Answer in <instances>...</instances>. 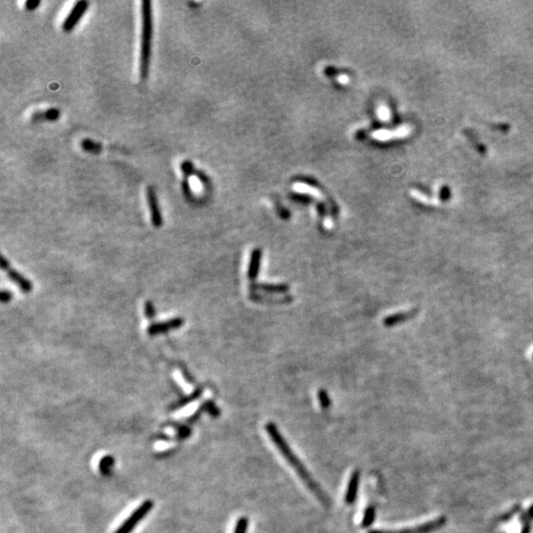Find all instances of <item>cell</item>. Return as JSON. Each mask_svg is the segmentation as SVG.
Wrapping results in <instances>:
<instances>
[{
    "label": "cell",
    "mask_w": 533,
    "mask_h": 533,
    "mask_svg": "<svg viewBox=\"0 0 533 533\" xmlns=\"http://www.w3.org/2000/svg\"><path fill=\"white\" fill-rule=\"evenodd\" d=\"M265 430H266L269 438L273 442V444L278 447L279 451L282 453V455L285 457L288 463L296 470V473L302 479L304 484L310 489V491L318 498V500L321 503H328V499H327L325 493L322 491V489L317 484V482L311 477V475L304 467L302 462L298 459L295 452L292 450V448L287 443L286 439H284L283 435L279 431L278 427L274 423L270 422V423H266Z\"/></svg>",
    "instance_id": "cell-1"
},
{
    "label": "cell",
    "mask_w": 533,
    "mask_h": 533,
    "mask_svg": "<svg viewBox=\"0 0 533 533\" xmlns=\"http://www.w3.org/2000/svg\"><path fill=\"white\" fill-rule=\"evenodd\" d=\"M153 39V11L151 1L142 3V41L140 56V76L142 81L148 78L151 60V47Z\"/></svg>",
    "instance_id": "cell-2"
},
{
    "label": "cell",
    "mask_w": 533,
    "mask_h": 533,
    "mask_svg": "<svg viewBox=\"0 0 533 533\" xmlns=\"http://www.w3.org/2000/svg\"><path fill=\"white\" fill-rule=\"evenodd\" d=\"M153 503L151 501H146L142 503L117 529L116 533H130L134 528L139 524V522L144 519L148 512L152 509Z\"/></svg>",
    "instance_id": "cell-3"
},
{
    "label": "cell",
    "mask_w": 533,
    "mask_h": 533,
    "mask_svg": "<svg viewBox=\"0 0 533 533\" xmlns=\"http://www.w3.org/2000/svg\"><path fill=\"white\" fill-rule=\"evenodd\" d=\"M88 7V1L81 0V1L76 2L75 5L70 10V12L68 13V15L66 16L65 20L63 21V23L61 25L62 30L64 32H66V33H69V32H71L72 30L74 29L76 27V25L78 24V22L81 20L82 16L87 11Z\"/></svg>",
    "instance_id": "cell-4"
},
{
    "label": "cell",
    "mask_w": 533,
    "mask_h": 533,
    "mask_svg": "<svg viewBox=\"0 0 533 533\" xmlns=\"http://www.w3.org/2000/svg\"><path fill=\"white\" fill-rule=\"evenodd\" d=\"M411 127L409 125H401L396 129H377L370 134V138L378 142H388L392 140L403 139L409 136Z\"/></svg>",
    "instance_id": "cell-5"
},
{
    "label": "cell",
    "mask_w": 533,
    "mask_h": 533,
    "mask_svg": "<svg viewBox=\"0 0 533 533\" xmlns=\"http://www.w3.org/2000/svg\"><path fill=\"white\" fill-rule=\"evenodd\" d=\"M445 517L442 516V517H439L435 520H432L431 522H428V523H424L422 525H418V526H415V527H409V528H405V529H400V530H395V531H391V530H370L368 531V533H430L434 530H437L438 528L442 527L443 525L445 524Z\"/></svg>",
    "instance_id": "cell-6"
},
{
    "label": "cell",
    "mask_w": 533,
    "mask_h": 533,
    "mask_svg": "<svg viewBox=\"0 0 533 533\" xmlns=\"http://www.w3.org/2000/svg\"><path fill=\"white\" fill-rule=\"evenodd\" d=\"M147 200H148V207L150 210L151 215V222L155 227H160L162 225L163 219L161 210L158 204V199L156 196L155 189L152 186L148 187L147 190Z\"/></svg>",
    "instance_id": "cell-7"
},
{
    "label": "cell",
    "mask_w": 533,
    "mask_h": 533,
    "mask_svg": "<svg viewBox=\"0 0 533 533\" xmlns=\"http://www.w3.org/2000/svg\"><path fill=\"white\" fill-rule=\"evenodd\" d=\"M183 323H184V320L182 318H175V319H171V320H168V321H165V322L154 323V324H151L148 327V335L154 336V335H158V334H163V333H166V332H168L170 330L177 329L179 327L183 325Z\"/></svg>",
    "instance_id": "cell-8"
},
{
    "label": "cell",
    "mask_w": 533,
    "mask_h": 533,
    "mask_svg": "<svg viewBox=\"0 0 533 533\" xmlns=\"http://www.w3.org/2000/svg\"><path fill=\"white\" fill-rule=\"evenodd\" d=\"M359 482H360V472L358 470H355L349 480L346 495H345V502L349 504H352L355 502L358 488H359Z\"/></svg>",
    "instance_id": "cell-9"
},
{
    "label": "cell",
    "mask_w": 533,
    "mask_h": 533,
    "mask_svg": "<svg viewBox=\"0 0 533 533\" xmlns=\"http://www.w3.org/2000/svg\"><path fill=\"white\" fill-rule=\"evenodd\" d=\"M293 189H294L295 192L298 193V194L308 195V196H310V197H312L314 199H317V200H319L321 202L325 201V198L323 197L322 193L318 189H316V188H314V187H312V186H310L308 184L301 183V182H296V183L294 184Z\"/></svg>",
    "instance_id": "cell-10"
},
{
    "label": "cell",
    "mask_w": 533,
    "mask_h": 533,
    "mask_svg": "<svg viewBox=\"0 0 533 533\" xmlns=\"http://www.w3.org/2000/svg\"><path fill=\"white\" fill-rule=\"evenodd\" d=\"M7 275H8V277H9V279H10L14 284H16L22 292L28 294V293H30V292L33 290V285L31 284V282H30L29 280H27L26 278H24V277H23L21 274H19L18 272H16V271L12 270L11 268H9V269L7 270Z\"/></svg>",
    "instance_id": "cell-11"
},
{
    "label": "cell",
    "mask_w": 533,
    "mask_h": 533,
    "mask_svg": "<svg viewBox=\"0 0 533 533\" xmlns=\"http://www.w3.org/2000/svg\"><path fill=\"white\" fill-rule=\"evenodd\" d=\"M416 314H417L416 309L411 310V311H406V312H398V313H395V314H392L386 317L383 320V324L385 327H393V326L398 325L402 322H405L411 319Z\"/></svg>",
    "instance_id": "cell-12"
},
{
    "label": "cell",
    "mask_w": 533,
    "mask_h": 533,
    "mask_svg": "<svg viewBox=\"0 0 533 533\" xmlns=\"http://www.w3.org/2000/svg\"><path fill=\"white\" fill-rule=\"evenodd\" d=\"M261 258H262V251L260 249H255L252 251L251 259L249 263L248 269V277L251 281L256 280L259 274L260 264H261Z\"/></svg>",
    "instance_id": "cell-13"
},
{
    "label": "cell",
    "mask_w": 533,
    "mask_h": 533,
    "mask_svg": "<svg viewBox=\"0 0 533 533\" xmlns=\"http://www.w3.org/2000/svg\"><path fill=\"white\" fill-rule=\"evenodd\" d=\"M60 117V112L59 109L52 108L49 110H46L45 112H36L32 116V120L34 122H40V121H55L58 120Z\"/></svg>",
    "instance_id": "cell-14"
},
{
    "label": "cell",
    "mask_w": 533,
    "mask_h": 533,
    "mask_svg": "<svg viewBox=\"0 0 533 533\" xmlns=\"http://www.w3.org/2000/svg\"><path fill=\"white\" fill-rule=\"evenodd\" d=\"M289 286L287 285H258L254 286V290L262 291L266 294H283L289 291Z\"/></svg>",
    "instance_id": "cell-15"
},
{
    "label": "cell",
    "mask_w": 533,
    "mask_h": 533,
    "mask_svg": "<svg viewBox=\"0 0 533 533\" xmlns=\"http://www.w3.org/2000/svg\"><path fill=\"white\" fill-rule=\"evenodd\" d=\"M375 515H376V510H375V507L373 505H369L365 508L364 512H363V516H362V521H361V526L364 527V528H367L369 527L374 519H375Z\"/></svg>",
    "instance_id": "cell-16"
},
{
    "label": "cell",
    "mask_w": 533,
    "mask_h": 533,
    "mask_svg": "<svg viewBox=\"0 0 533 533\" xmlns=\"http://www.w3.org/2000/svg\"><path fill=\"white\" fill-rule=\"evenodd\" d=\"M81 148H83V150H85L86 152L92 153V154H99L102 150V146L99 143H96L89 139H85L82 141Z\"/></svg>",
    "instance_id": "cell-17"
},
{
    "label": "cell",
    "mask_w": 533,
    "mask_h": 533,
    "mask_svg": "<svg viewBox=\"0 0 533 533\" xmlns=\"http://www.w3.org/2000/svg\"><path fill=\"white\" fill-rule=\"evenodd\" d=\"M464 134H465V136L468 138V140L472 143L474 148L477 149L478 152H480L481 154H485V153H486V148L483 146V144H481V143L478 141V139L476 138V136L474 135L473 132H471V131H469V130H465Z\"/></svg>",
    "instance_id": "cell-18"
},
{
    "label": "cell",
    "mask_w": 533,
    "mask_h": 533,
    "mask_svg": "<svg viewBox=\"0 0 533 533\" xmlns=\"http://www.w3.org/2000/svg\"><path fill=\"white\" fill-rule=\"evenodd\" d=\"M376 115H377V118H379L381 121H388L391 118V112L385 104L378 105L376 109Z\"/></svg>",
    "instance_id": "cell-19"
},
{
    "label": "cell",
    "mask_w": 533,
    "mask_h": 533,
    "mask_svg": "<svg viewBox=\"0 0 533 533\" xmlns=\"http://www.w3.org/2000/svg\"><path fill=\"white\" fill-rule=\"evenodd\" d=\"M113 464H114V459L112 456H106L102 458L99 464L101 472L104 474L109 473L110 468L113 466Z\"/></svg>",
    "instance_id": "cell-20"
},
{
    "label": "cell",
    "mask_w": 533,
    "mask_h": 533,
    "mask_svg": "<svg viewBox=\"0 0 533 533\" xmlns=\"http://www.w3.org/2000/svg\"><path fill=\"white\" fill-rule=\"evenodd\" d=\"M249 526V520L247 517H240L237 520L233 533H247Z\"/></svg>",
    "instance_id": "cell-21"
},
{
    "label": "cell",
    "mask_w": 533,
    "mask_h": 533,
    "mask_svg": "<svg viewBox=\"0 0 533 533\" xmlns=\"http://www.w3.org/2000/svg\"><path fill=\"white\" fill-rule=\"evenodd\" d=\"M318 400H319V403H320V405H321V407L323 409H327V408L330 407L331 400H330V397H329V395H328L326 390L322 389V390H320L318 392Z\"/></svg>",
    "instance_id": "cell-22"
},
{
    "label": "cell",
    "mask_w": 533,
    "mask_h": 533,
    "mask_svg": "<svg viewBox=\"0 0 533 533\" xmlns=\"http://www.w3.org/2000/svg\"><path fill=\"white\" fill-rule=\"evenodd\" d=\"M201 409L204 410V411H207V412H208V413L211 415V416H218L219 413H220L219 410H218V408H217V407L215 406V404H214L213 402H211V401L205 402V404L201 407Z\"/></svg>",
    "instance_id": "cell-23"
},
{
    "label": "cell",
    "mask_w": 533,
    "mask_h": 533,
    "mask_svg": "<svg viewBox=\"0 0 533 533\" xmlns=\"http://www.w3.org/2000/svg\"><path fill=\"white\" fill-rule=\"evenodd\" d=\"M201 394H202V390H201V389H199V390H196V391H195V392H194V393H193L192 395H190L189 397H187V398H185V399L181 400V401L179 402L178 406H184V405H186V404H188V403H190V402L194 401L195 399L199 398V397L201 396Z\"/></svg>",
    "instance_id": "cell-24"
},
{
    "label": "cell",
    "mask_w": 533,
    "mask_h": 533,
    "mask_svg": "<svg viewBox=\"0 0 533 533\" xmlns=\"http://www.w3.org/2000/svg\"><path fill=\"white\" fill-rule=\"evenodd\" d=\"M145 314L147 316L148 319H152L154 314H155V309H154V306L152 304V302L148 301L145 305Z\"/></svg>",
    "instance_id": "cell-25"
},
{
    "label": "cell",
    "mask_w": 533,
    "mask_h": 533,
    "mask_svg": "<svg viewBox=\"0 0 533 533\" xmlns=\"http://www.w3.org/2000/svg\"><path fill=\"white\" fill-rule=\"evenodd\" d=\"M450 195H451V193H450L448 187L443 186V187L441 188V190H440V199H441L443 202L447 201V200L450 198Z\"/></svg>",
    "instance_id": "cell-26"
},
{
    "label": "cell",
    "mask_w": 533,
    "mask_h": 533,
    "mask_svg": "<svg viewBox=\"0 0 533 533\" xmlns=\"http://www.w3.org/2000/svg\"><path fill=\"white\" fill-rule=\"evenodd\" d=\"M40 4H41V1H39V0H29V1H27V2L25 3V7H26L27 10L33 11V10H35Z\"/></svg>",
    "instance_id": "cell-27"
},
{
    "label": "cell",
    "mask_w": 533,
    "mask_h": 533,
    "mask_svg": "<svg viewBox=\"0 0 533 533\" xmlns=\"http://www.w3.org/2000/svg\"><path fill=\"white\" fill-rule=\"evenodd\" d=\"M337 81L342 85H347L350 83V76L347 74H340L337 76Z\"/></svg>",
    "instance_id": "cell-28"
},
{
    "label": "cell",
    "mask_w": 533,
    "mask_h": 533,
    "mask_svg": "<svg viewBox=\"0 0 533 533\" xmlns=\"http://www.w3.org/2000/svg\"><path fill=\"white\" fill-rule=\"evenodd\" d=\"M11 298H12V295H11L10 292L3 291L1 293V300H2V302H8V301L11 300Z\"/></svg>",
    "instance_id": "cell-29"
},
{
    "label": "cell",
    "mask_w": 533,
    "mask_h": 533,
    "mask_svg": "<svg viewBox=\"0 0 533 533\" xmlns=\"http://www.w3.org/2000/svg\"><path fill=\"white\" fill-rule=\"evenodd\" d=\"M496 129L498 130H502V131H506L508 128H509V125L508 124H505V123H497L495 125Z\"/></svg>",
    "instance_id": "cell-30"
},
{
    "label": "cell",
    "mask_w": 533,
    "mask_h": 533,
    "mask_svg": "<svg viewBox=\"0 0 533 533\" xmlns=\"http://www.w3.org/2000/svg\"><path fill=\"white\" fill-rule=\"evenodd\" d=\"M1 268L4 271H7L9 269V262L4 257H2V259H1Z\"/></svg>",
    "instance_id": "cell-31"
}]
</instances>
